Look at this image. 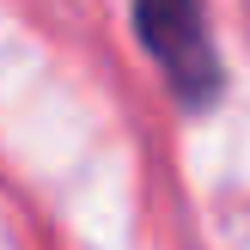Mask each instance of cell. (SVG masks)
<instances>
[{"instance_id":"6da1fadb","label":"cell","mask_w":250,"mask_h":250,"mask_svg":"<svg viewBox=\"0 0 250 250\" xmlns=\"http://www.w3.org/2000/svg\"><path fill=\"white\" fill-rule=\"evenodd\" d=\"M128 19L141 49L153 55L159 80H165L171 104L208 116L226 92V67H220V49L208 37V12L202 0H128Z\"/></svg>"}]
</instances>
